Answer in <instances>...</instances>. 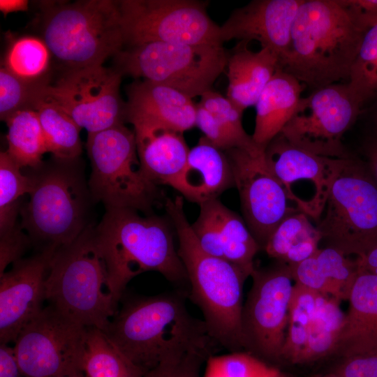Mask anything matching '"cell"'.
<instances>
[{"label": "cell", "mask_w": 377, "mask_h": 377, "mask_svg": "<svg viewBox=\"0 0 377 377\" xmlns=\"http://www.w3.org/2000/svg\"><path fill=\"white\" fill-rule=\"evenodd\" d=\"M188 294L178 288L124 300L105 334L145 374L163 361L190 353L214 355L219 346L204 321L188 311Z\"/></svg>", "instance_id": "6da1fadb"}, {"label": "cell", "mask_w": 377, "mask_h": 377, "mask_svg": "<svg viewBox=\"0 0 377 377\" xmlns=\"http://www.w3.org/2000/svg\"><path fill=\"white\" fill-rule=\"evenodd\" d=\"M164 205L187 274L188 297L200 308L208 333L219 347L230 353L244 351L241 316L244 284L249 274L202 250L185 214L182 196L166 198Z\"/></svg>", "instance_id": "7a4b0ae2"}, {"label": "cell", "mask_w": 377, "mask_h": 377, "mask_svg": "<svg viewBox=\"0 0 377 377\" xmlns=\"http://www.w3.org/2000/svg\"><path fill=\"white\" fill-rule=\"evenodd\" d=\"M94 232L117 306L128 283L145 272H158L175 284H188L172 229L164 218L153 214L142 216L129 208H109Z\"/></svg>", "instance_id": "3957f363"}, {"label": "cell", "mask_w": 377, "mask_h": 377, "mask_svg": "<svg viewBox=\"0 0 377 377\" xmlns=\"http://www.w3.org/2000/svg\"><path fill=\"white\" fill-rule=\"evenodd\" d=\"M364 33L336 0H304L280 68L313 91L347 83Z\"/></svg>", "instance_id": "277c9868"}, {"label": "cell", "mask_w": 377, "mask_h": 377, "mask_svg": "<svg viewBox=\"0 0 377 377\" xmlns=\"http://www.w3.org/2000/svg\"><path fill=\"white\" fill-rule=\"evenodd\" d=\"M30 179L29 199L21 205L20 228L39 252L73 242L91 223L94 202L79 158L52 156L35 168H24Z\"/></svg>", "instance_id": "5b68a950"}, {"label": "cell", "mask_w": 377, "mask_h": 377, "mask_svg": "<svg viewBox=\"0 0 377 377\" xmlns=\"http://www.w3.org/2000/svg\"><path fill=\"white\" fill-rule=\"evenodd\" d=\"M42 39L64 70L101 66L124 47L119 1H45Z\"/></svg>", "instance_id": "8992f818"}, {"label": "cell", "mask_w": 377, "mask_h": 377, "mask_svg": "<svg viewBox=\"0 0 377 377\" xmlns=\"http://www.w3.org/2000/svg\"><path fill=\"white\" fill-rule=\"evenodd\" d=\"M91 223L73 242L57 249L45 282V300L63 314L105 333L118 308Z\"/></svg>", "instance_id": "52a82bcc"}, {"label": "cell", "mask_w": 377, "mask_h": 377, "mask_svg": "<svg viewBox=\"0 0 377 377\" xmlns=\"http://www.w3.org/2000/svg\"><path fill=\"white\" fill-rule=\"evenodd\" d=\"M91 171L88 184L94 202L129 208L146 215L163 200V193L142 172L135 136L124 124L87 133Z\"/></svg>", "instance_id": "ba28073f"}, {"label": "cell", "mask_w": 377, "mask_h": 377, "mask_svg": "<svg viewBox=\"0 0 377 377\" xmlns=\"http://www.w3.org/2000/svg\"><path fill=\"white\" fill-rule=\"evenodd\" d=\"M316 222L324 247L358 258L377 246V182L363 158L346 159Z\"/></svg>", "instance_id": "9c48e42d"}, {"label": "cell", "mask_w": 377, "mask_h": 377, "mask_svg": "<svg viewBox=\"0 0 377 377\" xmlns=\"http://www.w3.org/2000/svg\"><path fill=\"white\" fill-rule=\"evenodd\" d=\"M113 57L121 75L163 84L193 98L212 89L226 68L228 53L219 43L150 42L124 47Z\"/></svg>", "instance_id": "30bf717a"}, {"label": "cell", "mask_w": 377, "mask_h": 377, "mask_svg": "<svg viewBox=\"0 0 377 377\" xmlns=\"http://www.w3.org/2000/svg\"><path fill=\"white\" fill-rule=\"evenodd\" d=\"M207 3L195 0H120L124 47L161 42L223 44Z\"/></svg>", "instance_id": "8fae6325"}, {"label": "cell", "mask_w": 377, "mask_h": 377, "mask_svg": "<svg viewBox=\"0 0 377 377\" xmlns=\"http://www.w3.org/2000/svg\"><path fill=\"white\" fill-rule=\"evenodd\" d=\"M251 276L252 285L241 316L244 351L265 363L280 362L295 284L290 267L275 260L255 267Z\"/></svg>", "instance_id": "7c38bea8"}, {"label": "cell", "mask_w": 377, "mask_h": 377, "mask_svg": "<svg viewBox=\"0 0 377 377\" xmlns=\"http://www.w3.org/2000/svg\"><path fill=\"white\" fill-rule=\"evenodd\" d=\"M87 333L53 306L44 307L14 343L24 377H84Z\"/></svg>", "instance_id": "4fadbf2b"}, {"label": "cell", "mask_w": 377, "mask_h": 377, "mask_svg": "<svg viewBox=\"0 0 377 377\" xmlns=\"http://www.w3.org/2000/svg\"><path fill=\"white\" fill-rule=\"evenodd\" d=\"M362 103L347 83L313 90L301 98L281 134L292 145L330 158L352 156L343 143V135L356 121Z\"/></svg>", "instance_id": "5bb4252c"}, {"label": "cell", "mask_w": 377, "mask_h": 377, "mask_svg": "<svg viewBox=\"0 0 377 377\" xmlns=\"http://www.w3.org/2000/svg\"><path fill=\"white\" fill-rule=\"evenodd\" d=\"M122 75L101 66L64 70L43 94L58 105L87 133L98 132L125 121V107L119 93Z\"/></svg>", "instance_id": "9a60e30c"}, {"label": "cell", "mask_w": 377, "mask_h": 377, "mask_svg": "<svg viewBox=\"0 0 377 377\" xmlns=\"http://www.w3.org/2000/svg\"><path fill=\"white\" fill-rule=\"evenodd\" d=\"M265 158L288 200L298 210L317 221L348 158L311 153L292 145L280 133L265 148Z\"/></svg>", "instance_id": "2e32d148"}, {"label": "cell", "mask_w": 377, "mask_h": 377, "mask_svg": "<svg viewBox=\"0 0 377 377\" xmlns=\"http://www.w3.org/2000/svg\"><path fill=\"white\" fill-rule=\"evenodd\" d=\"M239 192L243 219L261 249L279 223L298 210L288 205L286 191L269 168L265 150L226 151Z\"/></svg>", "instance_id": "e0dca14e"}, {"label": "cell", "mask_w": 377, "mask_h": 377, "mask_svg": "<svg viewBox=\"0 0 377 377\" xmlns=\"http://www.w3.org/2000/svg\"><path fill=\"white\" fill-rule=\"evenodd\" d=\"M54 252L21 258L0 275V343H14L24 327L44 308L45 282Z\"/></svg>", "instance_id": "ac0fdd59"}, {"label": "cell", "mask_w": 377, "mask_h": 377, "mask_svg": "<svg viewBox=\"0 0 377 377\" xmlns=\"http://www.w3.org/2000/svg\"><path fill=\"white\" fill-rule=\"evenodd\" d=\"M304 1H251L234 10L220 26L221 42L256 40L278 56L280 66L288 54L293 24Z\"/></svg>", "instance_id": "d6986e66"}, {"label": "cell", "mask_w": 377, "mask_h": 377, "mask_svg": "<svg viewBox=\"0 0 377 377\" xmlns=\"http://www.w3.org/2000/svg\"><path fill=\"white\" fill-rule=\"evenodd\" d=\"M199 205L198 217L191 228L200 247L212 256L239 266L251 276L254 257L261 248L244 219L218 198Z\"/></svg>", "instance_id": "ffe728a7"}, {"label": "cell", "mask_w": 377, "mask_h": 377, "mask_svg": "<svg viewBox=\"0 0 377 377\" xmlns=\"http://www.w3.org/2000/svg\"><path fill=\"white\" fill-rule=\"evenodd\" d=\"M125 121L147 120L184 133L195 126L196 105L169 86L136 80L126 88Z\"/></svg>", "instance_id": "44dd1931"}, {"label": "cell", "mask_w": 377, "mask_h": 377, "mask_svg": "<svg viewBox=\"0 0 377 377\" xmlns=\"http://www.w3.org/2000/svg\"><path fill=\"white\" fill-rule=\"evenodd\" d=\"M170 186L186 200L200 205L235 187L233 172L226 152L205 136L190 149L186 164Z\"/></svg>", "instance_id": "7402d4cb"}, {"label": "cell", "mask_w": 377, "mask_h": 377, "mask_svg": "<svg viewBox=\"0 0 377 377\" xmlns=\"http://www.w3.org/2000/svg\"><path fill=\"white\" fill-rule=\"evenodd\" d=\"M131 124L142 172L156 185L170 186L184 168L190 150L183 133L147 120Z\"/></svg>", "instance_id": "603a6c76"}, {"label": "cell", "mask_w": 377, "mask_h": 377, "mask_svg": "<svg viewBox=\"0 0 377 377\" xmlns=\"http://www.w3.org/2000/svg\"><path fill=\"white\" fill-rule=\"evenodd\" d=\"M334 354L346 358L377 350V276L358 272Z\"/></svg>", "instance_id": "cb8c5ba5"}, {"label": "cell", "mask_w": 377, "mask_h": 377, "mask_svg": "<svg viewBox=\"0 0 377 377\" xmlns=\"http://www.w3.org/2000/svg\"><path fill=\"white\" fill-rule=\"evenodd\" d=\"M241 40L228 53L227 98L241 110L255 105L260 94L280 68L278 56L268 48L258 52Z\"/></svg>", "instance_id": "d4e9b609"}, {"label": "cell", "mask_w": 377, "mask_h": 377, "mask_svg": "<svg viewBox=\"0 0 377 377\" xmlns=\"http://www.w3.org/2000/svg\"><path fill=\"white\" fill-rule=\"evenodd\" d=\"M290 267L295 283L340 302L348 300L358 274L356 258L331 247H320L309 258Z\"/></svg>", "instance_id": "484cf974"}, {"label": "cell", "mask_w": 377, "mask_h": 377, "mask_svg": "<svg viewBox=\"0 0 377 377\" xmlns=\"http://www.w3.org/2000/svg\"><path fill=\"white\" fill-rule=\"evenodd\" d=\"M304 85L279 68L260 94L256 103L252 138L261 149L279 135L291 119Z\"/></svg>", "instance_id": "4316f807"}, {"label": "cell", "mask_w": 377, "mask_h": 377, "mask_svg": "<svg viewBox=\"0 0 377 377\" xmlns=\"http://www.w3.org/2000/svg\"><path fill=\"white\" fill-rule=\"evenodd\" d=\"M309 218L300 211L288 215L263 249L268 256L293 266L313 255L320 248L321 236Z\"/></svg>", "instance_id": "83f0119b"}, {"label": "cell", "mask_w": 377, "mask_h": 377, "mask_svg": "<svg viewBox=\"0 0 377 377\" xmlns=\"http://www.w3.org/2000/svg\"><path fill=\"white\" fill-rule=\"evenodd\" d=\"M43 87L33 109L38 116L47 152L58 158H79L82 153L80 138L82 128L58 105L43 94Z\"/></svg>", "instance_id": "f1b7e54d"}, {"label": "cell", "mask_w": 377, "mask_h": 377, "mask_svg": "<svg viewBox=\"0 0 377 377\" xmlns=\"http://www.w3.org/2000/svg\"><path fill=\"white\" fill-rule=\"evenodd\" d=\"M340 301L320 294L306 344L297 363H306L334 354L345 313Z\"/></svg>", "instance_id": "f546056e"}, {"label": "cell", "mask_w": 377, "mask_h": 377, "mask_svg": "<svg viewBox=\"0 0 377 377\" xmlns=\"http://www.w3.org/2000/svg\"><path fill=\"white\" fill-rule=\"evenodd\" d=\"M8 155L22 168H35L47 153L46 143L37 112L24 109L6 121Z\"/></svg>", "instance_id": "4dcf8cb0"}, {"label": "cell", "mask_w": 377, "mask_h": 377, "mask_svg": "<svg viewBox=\"0 0 377 377\" xmlns=\"http://www.w3.org/2000/svg\"><path fill=\"white\" fill-rule=\"evenodd\" d=\"M82 368L84 377H142L145 374L96 327H87Z\"/></svg>", "instance_id": "1f68e13d"}, {"label": "cell", "mask_w": 377, "mask_h": 377, "mask_svg": "<svg viewBox=\"0 0 377 377\" xmlns=\"http://www.w3.org/2000/svg\"><path fill=\"white\" fill-rule=\"evenodd\" d=\"M320 293L295 283L288 309V321L281 361L297 364L307 339Z\"/></svg>", "instance_id": "d6a6232c"}, {"label": "cell", "mask_w": 377, "mask_h": 377, "mask_svg": "<svg viewBox=\"0 0 377 377\" xmlns=\"http://www.w3.org/2000/svg\"><path fill=\"white\" fill-rule=\"evenodd\" d=\"M6 151L0 153V237L11 234L20 225L16 220L20 198L31 191L29 177Z\"/></svg>", "instance_id": "836d02e7"}, {"label": "cell", "mask_w": 377, "mask_h": 377, "mask_svg": "<svg viewBox=\"0 0 377 377\" xmlns=\"http://www.w3.org/2000/svg\"><path fill=\"white\" fill-rule=\"evenodd\" d=\"M51 53L42 38L22 36L10 45L4 61L11 73L29 82L49 79Z\"/></svg>", "instance_id": "e575fe53"}, {"label": "cell", "mask_w": 377, "mask_h": 377, "mask_svg": "<svg viewBox=\"0 0 377 377\" xmlns=\"http://www.w3.org/2000/svg\"><path fill=\"white\" fill-rule=\"evenodd\" d=\"M348 84L362 104L377 95V23L364 34Z\"/></svg>", "instance_id": "d590c367"}, {"label": "cell", "mask_w": 377, "mask_h": 377, "mask_svg": "<svg viewBox=\"0 0 377 377\" xmlns=\"http://www.w3.org/2000/svg\"><path fill=\"white\" fill-rule=\"evenodd\" d=\"M198 103L214 114L220 126L233 142L235 148L247 150L261 149L243 127L242 117L244 111L229 98L211 89L201 95Z\"/></svg>", "instance_id": "8d00e7d4"}, {"label": "cell", "mask_w": 377, "mask_h": 377, "mask_svg": "<svg viewBox=\"0 0 377 377\" xmlns=\"http://www.w3.org/2000/svg\"><path fill=\"white\" fill-rule=\"evenodd\" d=\"M204 377H282L276 368L249 353L241 351L216 356L207 361Z\"/></svg>", "instance_id": "74e56055"}, {"label": "cell", "mask_w": 377, "mask_h": 377, "mask_svg": "<svg viewBox=\"0 0 377 377\" xmlns=\"http://www.w3.org/2000/svg\"><path fill=\"white\" fill-rule=\"evenodd\" d=\"M49 79L29 82L19 78L5 67L0 69V119L6 121L15 112L33 109L42 87Z\"/></svg>", "instance_id": "f35d334b"}, {"label": "cell", "mask_w": 377, "mask_h": 377, "mask_svg": "<svg viewBox=\"0 0 377 377\" xmlns=\"http://www.w3.org/2000/svg\"><path fill=\"white\" fill-rule=\"evenodd\" d=\"M211 356L193 352L162 362L142 377H202V367Z\"/></svg>", "instance_id": "ab89813d"}, {"label": "cell", "mask_w": 377, "mask_h": 377, "mask_svg": "<svg viewBox=\"0 0 377 377\" xmlns=\"http://www.w3.org/2000/svg\"><path fill=\"white\" fill-rule=\"evenodd\" d=\"M337 377H377V350L343 358Z\"/></svg>", "instance_id": "60d3db41"}, {"label": "cell", "mask_w": 377, "mask_h": 377, "mask_svg": "<svg viewBox=\"0 0 377 377\" xmlns=\"http://www.w3.org/2000/svg\"><path fill=\"white\" fill-rule=\"evenodd\" d=\"M195 126L202 131L209 141L219 149L226 151L235 148L214 114L199 103L196 105Z\"/></svg>", "instance_id": "b9f144b4"}, {"label": "cell", "mask_w": 377, "mask_h": 377, "mask_svg": "<svg viewBox=\"0 0 377 377\" xmlns=\"http://www.w3.org/2000/svg\"><path fill=\"white\" fill-rule=\"evenodd\" d=\"M350 20L366 31L377 23V0H336Z\"/></svg>", "instance_id": "7bdbcfd3"}, {"label": "cell", "mask_w": 377, "mask_h": 377, "mask_svg": "<svg viewBox=\"0 0 377 377\" xmlns=\"http://www.w3.org/2000/svg\"><path fill=\"white\" fill-rule=\"evenodd\" d=\"M30 244L28 235L20 227L8 235L0 237V275L5 272L8 265L22 258Z\"/></svg>", "instance_id": "ee69618b"}, {"label": "cell", "mask_w": 377, "mask_h": 377, "mask_svg": "<svg viewBox=\"0 0 377 377\" xmlns=\"http://www.w3.org/2000/svg\"><path fill=\"white\" fill-rule=\"evenodd\" d=\"M0 377H24L14 347L6 343H0Z\"/></svg>", "instance_id": "f6af8a7d"}, {"label": "cell", "mask_w": 377, "mask_h": 377, "mask_svg": "<svg viewBox=\"0 0 377 377\" xmlns=\"http://www.w3.org/2000/svg\"><path fill=\"white\" fill-rule=\"evenodd\" d=\"M362 149L363 159L377 182V131L367 138Z\"/></svg>", "instance_id": "bcb514c9"}, {"label": "cell", "mask_w": 377, "mask_h": 377, "mask_svg": "<svg viewBox=\"0 0 377 377\" xmlns=\"http://www.w3.org/2000/svg\"><path fill=\"white\" fill-rule=\"evenodd\" d=\"M358 272L377 276V246L361 257L356 258Z\"/></svg>", "instance_id": "7dc6e473"}, {"label": "cell", "mask_w": 377, "mask_h": 377, "mask_svg": "<svg viewBox=\"0 0 377 377\" xmlns=\"http://www.w3.org/2000/svg\"><path fill=\"white\" fill-rule=\"evenodd\" d=\"M28 5L27 0H1L0 10L6 15L10 13L27 10Z\"/></svg>", "instance_id": "c3c4849f"}, {"label": "cell", "mask_w": 377, "mask_h": 377, "mask_svg": "<svg viewBox=\"0 0 377 377\" xmlns=\"http://www.w3.org/2000/svg\"><path fill=\"white\" fill-rule=\"evenodd\" d=\"M325 377H337V376L332 374H330V375L327 376Z\"/></svg>", "instance_id": "681fc988"}, {"label": "cell", "mask_w": 377, "mask_h": 377, "mask_svg": "<svg viewBox=\"0 0 377 377\" xmlns=\"http://www.w3.org/2000/svg\"><path fill=\"white\" fill-rule=\"evenodd\" d=\"M376 118H377V115H376Z\"/></svg>", "instance_id": "f907efd6"}]
</instances>
